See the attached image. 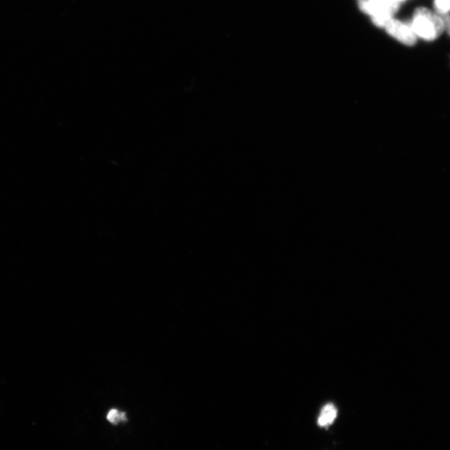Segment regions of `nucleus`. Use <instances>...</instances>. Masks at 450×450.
<instances>
[{
    "instance_id": "obj_9",
    "label": "nucleus",
    "mask_w": 450,
    "mask_h": 450,
    "mask_svg": "<svg viewBox=\"0 0 450 450\" xmlns=\"http://www.w3.org/2000/svg\"><path fill=\"white\" fill-rule=\"evenodd\" d=\"M396 1H397V0H396Z\"/></svg>"
},
{
    "instance_id": "obj_5",
    "label": "nucleus",
    "mask_w": 450,
    "mask_h": 450,
    "mask_svg": "<svg viewBox=\"0 0 450 450\" xmlns=\"http://www.w3.org/2000/svg\"><path fill=\"white\" fill-rule=\"evenodd\" d=\"M107 420L113 424H118V423L125 422L127 417L125 413L113 408L108 413Z\"/></svg>"
},
{
    "instance_id": "obj_1",
    "label": "nucleus",
    "mask_w": 450,
    "mask_h": 450,
    "mask_svg": "<svg viewBox=\"0 0 450 450\" xmlns=\"http://www.w3.org/2000/svg\"><path fill=\"white\" fill-rule=\"evenodd\" d=\"M411 27L416 36L428 41L436 39L444 30L441 15L423 7L415 11Z\"/></svg>"
},
{
    "instance_id": "obj_4",
    "label": "nucleus",
    "mask_w": 450,
    "mask_h": 450,
    "mask_svg": "<svg viewBox=\"0 0 450 450\" xmlns=\"http://www.w3.org/2000/svg\"><path fill=\"white\" fill-rule=\"evenodd\" d=\"M337 417V410L332 404L325 405L321 411V414L318 419V424L321 427H329L332 424Z\"/></svg>"
},
{
    "instance_id": "obj_3",
    "label": "nucleus",
    "mask_w": 450,
    "mask_h": 450,
    "mask_svg": "<svg viewBox=\"0 0 450 450\" xmlns=\"http://www.w3.org/2000/svg\"><path fill=\"white\" fill-rule=\"evenodd\" d=\"M384 27H386L388 34L399 40V42L408 45V46L415 44L417 36L411 26H408V24L401 22L399 20L391 19Z\"/></svg>"
},
{
    "instance_id": "obj_6",
    "label": "nucleus",
    "mask_w": 450,
    "mask_h": 450,
    "mask_svg": "<svg viewBox=\"0 0 450 450\" xmlns=\"http://www.w3.org/2000/svg\"><path fill=\"white\" fill-rule=\"evenodd\" d=\"M435 5L439 15H446L450 11V0H435Z\"/></svg>"
},
{
    "instance_id": "obj_8",
    "label": "nucleus",
    "mask_w": 450,
    "mask_h": 450,
    "mask_svg": "<svg viewBox=\"0 0 450 450\" xmlns=\"http://www.w3.org/2000/svg\"><path fill=\"white\" fill-rule=\"evenodd\" d=\"M397 1L401 3V2L404 1V0H397Z\"/></svg>"
},
{
    "instance_id": "obj_7",
    "label": "nucleus",
    "mask_w": 450,
    "mask_h": 450,
    "mask_svg": "<svg viewBox=\"0 0 450 450\" xmlns=\"http://www.w3.org/2000/svg\"><path fill=\"white\" fill-rule=\"evenodd\" d=\"M442 19H443V21L444 24V30H447L449 33V35H450V15L448 14L446 15H440Z\"/></svg>"
},
{
    "instance_id": "obj_2",
    "label": "nucleus",
    "mask_w": 450,
    "mask_h": 450,
    "mask_svg": "<svg viewBox=\"0 0 450 450\" xmlns=\"http://www.w3.org/2000/svg\"><path fill=\"white\" fill-rule=\"evenodd\" d=\"M359 7L370 15L375 26L384 27L400 5L396 0H359Z\"/></svg>"
}]
</instances>
